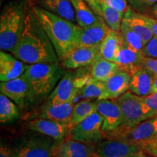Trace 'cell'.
<instances>
[{
    "mask_svg": "<svg viewBox=\"0 0 157 157\" xmlns=\"http://www.w3.org/2000/svg\"><path fill=\"white\" fill-rule=\"evenodd\" d=\"M11 53L28 65L60 62L50 38L32 10L25 14L22 34Z\"/></svg>",
    "mask_w": 157,
    "mask_h": 157,
    "instance_id": "6da1fadb",
    "label": "cell"
},
{
    "mask_svg": "<svg viewBox=\"0 0 157 157\" xmlns=\"http://www.w3.org/2000/svg\"><path fill=\"white\" fill-rule=\"evenodd\" d=\"M53 45L60 61L77 47L82 27L36 6H31Z\"/></svg>",
    "mask_w": 157,
    "mask_h": 157,
    "instance_id": "7a4b0ae2",
    "label": "cell"
},
{
    "mask_svg": "<svg viewBox=\"0 0 157 157\" xmlns=\"http://www.w3.org/2000/svg\"><path fill=\"white\" fill-rule=\"evenodd\" d=\"M64 74L59 63L28 65L22 76L29 85V102L37 103L48 98Z\"/></svg>",
    "mask_w": 157,
    "mask_h": 157,
    "instance_id": "3957f363",
    "label": "cell"
},
{
    "mask_svg": "<svg viewBox=\"0 0 157 157\" xmlns=\"http://www.w3.org/2000/svg\"><path fill=\"white\" fill-rule=\"evenodd\" d=\"M25 14L21 2L6 5L0 16V48L11 52L18 42L24 26Z\"/></svg>",
    "mask_w": 157,
    "mask_h": 157,
    "instance_id": "277c9868",
    "label": "cell"
},
{
    "mask_svg": "<svg viewBox=\"0 0 157 157\" xmlns=\"http://www.w3.org/2000/svg\"><path fill=\"white\" fill-rule=\"evenodd\" d=\"M60 141L34 132L23 135L13 148V157H53Z\"/></svg>",
    "mask_w": 157,
    "mask_h": 157,
    "instance_id": "5b68a950",
    "label": "cell"
},
{
    "mask_svg": "<svg viewBox=\"0 0 157 157\" xmlns=\"http://www.w3.org/2000/svg\"><path fill=\"white\" fill-rule=\"evenodd\" d=\"M114 101L121 109L122 121L115 132L107 135V138H115L146 119L140 96L129 91Z\"/></svg>",
    "mask_w": 157,
    "mask_h": 157,
    "instance_id": "8992f818",
    "label": "cell"
},
{
    "mask_svg": "<svg viewBox=\"0 0 157 157\" xmlns=\"http://www.w3.org/2000/svg\"><path fill=\"white\" fill-rule=\"evenodd\" d=\"M93 78L90 74L65 73L56 87L48 96L47 103L59 104L74 103L78 97V92Z\"/></svg>",
    "mask_w": 157,
    "mask_h": 157,
    "instance_id": "52a82bcc",
    "label": "cell"
},
{
    "mask_svg": "<svg viewBox=\"0 0 157 157\" xmlns=\"http://www.w3.org/2000/svg\"><path fill=\"white\" fill-rule=\"evenodd\" d=\"M103 118L96 111L72 127L67 137L97 145L107 137V135L103 130Z\"/></svg>",
    "mask_w": 157,
    "mask_h": 157,
    "instance_id": "ba28073f",
    "label": "cell"
},
{
    "mask_svg": "<svg viewBox=\"0 0 157 157\" xmlns=\"http://www.w3.org/2000/svg\"><path fill=\"white\" fill-rule=\"evenodd\" d=\"M141 149L136 145L119 138H108L96 145L98 157H131Z\"/></svg>",
    "mask_w": 157,
    "mask_h": 157,
    "instance_id": "9c48e42d",
    "label": "cell"
},
{
    "mask_svg": "<svg viewBox=\"0 0 157 157\" xmlns=\"http://www.w3.org/2000/svg\"><path fill=\"white\" fill-rule=\"evenodd\" d=\"M96 111L103 118V130L107 135L115 132L122 121L121 111L114 100L95 101Z\"/></svg>",
    "mask_w": 157,
    "mask_h": 157,
    "instance_id": "30bf717a",
    "label": "cell"
},
{
    "mask_svg": "<svg viewBox=\"0 0 157 157\" xmlns=\"http://www.w3.org/2000/svg\"><path fill=\"white\" fill-rule=\"evenodd\" d=\"M157 134V117L149 118L115 138L140 146Z\"/></svg>",
    "mask_w": 157,
    "mask_h": 157,
    "instance_id": "8fae6325",
    "label": "cell"
},
{
    "mask_svg": "<svg viewBox=\"0 0 157 157\" xmlns=\"http://www.w3.org/2000/svg\"><path fill=\"white\" fill-rule=\"evenodd\" d=\"M99 56V47H76L62 61L63 67L74 70L91 66Z\"/></svg>",
    "mask_w": 157,
    "mask_h": 157,
    "instance_id": "7c38bea8",
    "label": "cell"
},
{
    "mask_svg": "<svg viewBox=\"0 0 157 157\" xmlns=\"http://www.w3.org/2000/svg\"><path fill=\"white\" fill-rule=\"evenodd\" d=\"M95 154L96 145L66 137L57 146L53 157H93Z\"/></svg>",
    "mask_w": 157,
    "mask_h": 157,
    "instance_id": "4fadbf2b",
    "label": "cell"
},
{
    "mask_svg": "<svg viewBox=\"0 0 157 157\" xmlns=\"http://www.w3.org/2000/svg\"><path fill=\"white\" fill-rule=\"evenodd\" d=\"M27 127L31 131L45 135L60 142L68 137L71 129L70 125L63 124L44 118L36 119L30 121L27 124Z\"/></svg>",
    "mask_w": 157,
    "mask_h": 157,
    "instance_id": "5bb4252c",
    "label": "cell"
},
{
    "mask_svg": "<svg viewBox=\"0 0 157 157\" xmlns=\"http://www.w3.org/2000/svg\"><path fill=\"white\" fill-rule=\"evenodd\" d=\"M0 92L15 102L20 109H23L27 103H30L28 83L22 76L7 82H1Z\"/></svg>",
    "mask_w": 157,
    "mask_h": 157,
    "instance_id": "9a60e30c",
    "label": "cell"
},
{
    "mask_svg": "<svg viewBox=\"0 0 157 157\" xmlns=\"http://www.w3.org/2000/svg\"><path fill=\"white\" fill-rule=\"evenodd\" d=\"M144 56L143 52H138L131 48L124 41L121 35V42L114 62L118 64L120 69L131 73L140 67Z\"/></svg>",
    "mask_w": 157,
    "mask_h": 157,
    "instance_id": "2e32d148",
    "label": "cell"
},
{
    "mask_svg": "<svg viewBox=\"0 0 157 157\" xmlns=\"http://www.w3.org/2000/svg\"><path fill=\"white\" fill-rule=\"evenodd\" d=\"M25 64L13 54L6 51L0 52V80L7 82L21 76L26 69Z\"/></svg>",
    "mask_w": 157,
    "mask_h": 157,
    "instance_id": "e0dca14e",
    "label": "cell"
},
{
    "mask_svg": "<svg viewBox=\"0 0 157 157\" xmlns=\"http://www.w3.org/2000/svg\"><path fill=\"white\" fill-rule=\"evenodd\" d=\"M109 31V27L103 19L87 28H82L77 47H100Z\"/></svg>",
    "mask_w": 157,
    "mask_h": 157,
    "instance_id": "ac0fdd59",
    "label": "cell"
},
{
    "mask_svg": "<svg viewBox=\"0 0 157 157\" xmlns=\"http://www.w3.org/2000/svg\"><path fill=\"white\" fill-rule=\"evenodd\" d=\"M31 6H36L77 24L70 0H29Z\"/></svg>",
    "mask_w": 157,
    "mask_h": 157,
    "instance_id": "d6986e66",
    "label": "cell"
},
{
    "mask_svg": "<svg viewBox=\"0 0 157 157\" xmlns=\"http://www.w3.org/2000/svg\"><path fill=\"white\" fill-rule=\"evenodd\" d=\"M74 106V103H64L54 105L45 103L41 110L40 117L71 126Z\"/></svg>",
    "mask_w": 157,
    "mask_h": 157,
    "instance_id": "ffe728a7",
    "label": "cell"
},
{
    "mask_svg": "<svg viewBox=\"0 0 157 157\" xmlns=\"http://www.w3.org/2000/svg\"><path fill=\"white\" fill-rule=\"evenodd\" d=\"M154 76L140 66L131 73L129 90L137 96L145 97L151 94Z\"/></svg>",
    "mask_w": 157,
    "mask_h": 157,
    "instance_id": "44dd1931",
    "label": "cell"
},
{
    "mask_svg": "<svg viewBox=\"0 0 157 157\" xmlns=\"http://www.w3.org/2000/svg\"><path fill=\"white\" fill-rule=\"evenodd\" d=\"M131 74L119 69L109 79L104 82L110 100H116L129 90Z\"/></svg>",
    "mask_w": 157,
    "mask_h": 157,
    "instance_id": "7402d4cb",
    "label": "cell"
},
{
    "mask_svg": "<svg viewBox=\"0 0 157 157\" xmlns=\"http://www.w3.org/2000/svg\"><path fill=\"white\" fill-rule=\"evenodd\" d=\"M123 21H125L137 34L140 35L145 45L154 36L150 25L147 22L145 15L136 13V11H135L132 7H129L128 11L124 15Z\"/></svg>",
    "mask_w": 157,
    "mask_h": 157,
    "instance_id": "603a6c76",
    "label": "cell"
},
{
    "mask_svg": "<svg viewBox=\"0 0 157 157\" xmlns=\"http://www.w3.org/2000/svg\"><path fill=\"white\" fill-rule=\"evenodd\" d=\"M73 6L77 24L82 28H87L98 22L102 17H98L84 0H70Z\"/></svg>",
    "mask_w": 157,
    "mask_h": 157,
    "instance_id": "cb8c5ba5",
    "label": "cell"
},
{
    "mask_svg": "<svg viewBox=\"0 0 157 157\" xmlns=\"http://www.w3.org/2000/svg\"><path fill=\"white\" fill-rule=\"evenodd\" d=\"M120 69L115 62L109 61L99 56L91 65L90 72L93 78L101 82H105Z\"/></svg>",
    "mask_w": 157,
    "mask_h": 157,
    "instance_id": "d4e9b609",
    "label": "cell"
},
{
    "mask_svg": "<svg viewBox=\"0 0 157 157\" xmlns=\"http://www.w3.org/2000/svg\"><path fill=\"white\" fill-rule=\"evenodd\" d=\"M120 32H116L110 29L107 36L99 47L100 56L109 61L114 62L118 50L120 46Z\"/></svg>",
    "mask_w": 157,
    "mask_h": 157,
    "instance_id": "484cf974",
    "label": "cell"
},
{
    "mask_svg": "<svg viewBox=\"0 0 157 157\" xmlns=\"http://www.w3.org/2000/svg\"><path fill=\"white\" fill-rule=\"evenodd\" d=\"M80 97L85 100H101L109 99L104 82L98 81L92 78L78 92Z\"/></svg>",
    "mask_w": 157,
    "mask_h": 157,
    "instance_id": "4316f807",
    "label": "cell"
},
{
    "mask_svg": "<svg viewBox=\"0 0 157 157\" xmlns=\"http://www.w3.org/2000/svg\"><path fill=\"white\" fill-rule=\"evenodd\" d=\"M20 117L19 107L15 102L1 93L0 95V121L10 122Z\"/></svg>",
    "mask_w": 157,
    "mask_h": 157,
    "instance_id": "83f0119b",
    "label": "cell"
},
{
    "mask_svg": "<svg viewBox=\"0 0 157 157\" xmlns=\"http://www.w3.org/2000/svg\"><path fill=\"white\" fill-rule=\"evenodd\" d=\"M96 112L95 101H90V100H84L74 104L73 112H72L71 126L73 127L78 124L84 119Z\"/></svg>",
    "mask_w": 157,
    "mask_h": 157,
    "instance_id": "f1b7e54d",
    "label": "cell"
},
{
    "mask_svg": "<svg viewBox=\"0 0 157 157\" xmlns=\"http://www.w3.org/2000/svg\"><path fill=\"white\" fill-rule=\"evenodd\" d=\"M102 10V17L111 30L119 32L124 15L112 8L103 2L100 1Z\"/></svg>",
    "mask_w": 157,
    "mask_h": 157,
    "instance_id": "f546056e",
    "label": "cell"
},
{
    "mask_svg": "<svg viewBox=\"0 0 157 157\" xmlns=\"http://www.w3.org/2000/svg\"><path fill=\"white\" fill-rule=\"evenodd\" d=\"M120 34L123 40L133 50L143 52L145 47L144 42L141 36L131 28L125 21H122L120 29Z\"/></svg>",
    "mask_w": 157,
    "mask_h": 157,
    "instance_id": "4dcf8cb0",
    "label": "cell"
},
{
    "mask_svg": "<svg viewBox=\"0 0 157 157\" xmlns=\"http://www.w3.org/2000/svg\"><path fill=\"white\" fill-rule=\"evenodd\" d=\"M140 99L146 119L157 117V93H151L145 97L140 96Z\"/></svg>",
    "mask_w": 157,
    "mask_h": 157,
    "instance_id": "1f68e13d",
    "label": "cell"
},
{
    "mask_svg": "<svg viewBox=\"0 0 157 157\" xmlns=\"http://www.w3.org/2000/svg\"><path fill=\"white\" fill-rule=\"evenodd\" d=\"M131 7L137 13L148 15L149 10L157 2V0H127Z\"/></svg>",
    "mask_w": 157,
    "mask_h": 157,
    "instance_id": "d6a6232c",
    "label": "cell"
},
{
    "mask_svg": "<svg viewBox=\"0 0 157 157\" xmlns=\"http://www.w3.org/2000/svg\"><path fill=\"white\" fill-rule=\"evenodd\" d=\"M100 1L107 4L110 7L117 10L124 15L130 7L127 0H100Z\"/></svg>",
    "mask_w": 157,
    "mask_h": 157,
    "instance_id": "836d02e7",
    "label": "cell"
},
{
    "mask_svg": "<svg viewBox=\"0 0 157 157\" xmlns=\"http://www.w3.org/2000/svg\"><path fill=\"white\" fill-rule=\"evenodd\" d=\"M143 55L145 57L157 59V36H154L143 50Z\"/></svg>",
    "mask_w": 157,
    "mask_h": 157,
    "instance_id": "e575fe53",
    "label": "cell"
},
{
    "mask_svg": "<svg viewBox=\"0 0 157 157\" xmlns=\"http://www.w3.org/2000/svg\"><path fill=\"white\" fill-rule=\"evenodd\" d=\"M139 148L143 151L157 157V134L147 142L140 145Z\"/></svg>",
    "mask_w": 157,
    "mask_h": 157,
    "instance_id": "d590c367",
    "label": "cell"
},
{
    "mask_svg": "<svg viewBox=\"0 0 157 157\" xmlns=\"http://www.w3.org/2000/svg\"><path fill=\"white\" fill-rule=\"evenodd\" d=\"M143 68L148 71L153 76H157V59L148 57H143L142 65Z\"/></svg>",
    "mask_w": 157,
    "mask_h": 157,
    "instance_id": "8d00e7d4",
    "label": "cell"
},
{
    "mask_svg": "<svg viewBox=\"0 0 157 157\" xmlns=\"http://www.w3.org/2000/svg\"><path fill=\"white\" fill-rule=\"evenodd\" d=\"M98 17H102V10L100 0H84ZM103 18V17H102Z\"/></svg>",
    "mask_w": 157,
    "mask_h": 157,
    "instance_id": "74e56055",
    "label": "cell"
},
{
    "mask_svg": "<svg viewBox=\"0 0 157 157\" xmlns=\"http://www.w3.org/2000/svg\"><path fill=\"white\" fill-rule=\"evenodd\" d=\"M13 148L10 147L6 146L5 144L1 143L0 147V157H13Z\"/></svg>",
    "mask_w": 157,
    "mask_h": 157,
    "instance_id": "f35d334b",
    "label": "cell"
},
{
    "mask_svg": "<svg viewBox=\"0 0 157 157\" xmlns=\"http://www.w3.org/2000/svg\"><path fill=\"white\" fill-rule=\"evenodd\" d=\"M145 17H146V19L148 25H150L151 29L153 34H154V36H157V19L148 16L147 15H145Z\"/></svg>",
    "mask_w": 157,
    "mask_h": 157,
    "instance_id": "ab89813d",
    "label": "cell"
},
{
    "mask_svg": "<svg viewBox=\"0 0 157 157\" xmlns=\"http://www.w3.org/2000/svg\"><path fill=\"white\" fill-rule=\"evenodd\" d=\"M147 15L157 19V2L151 8Z\"/></svg>",
    "mask_w": 157,
    "mask_h": 157,
    "instance_id": "60d3db41",
    "label": "cell"
},
{
    "mask_svg": "<svg viewBox=\"0 0 157 157\" xmlns=\"http://www.w3.org/2000/svg\"><path fill=\"white\" fill-rule=\"evenodd\" d=\"M131 157H155V156L148 154V153L143 151L142 150H140L138 152L135 153V154L134 155H132Z\"/></svg>",
    "mask_w": 157,
    "mask_h": 157,
    "instance_id": "b9f144b4",
    "label": "cell"
},
{
    "mask_svg": "<svg viewBox=\"0 0 157 157\" xmlns=\"http://www.w3.org/2000/svg\"><path fill=\"white\" fill-rule=\"evenodd\" d=\"M157 93V76H154V82L152 85L151 93Z\"/></svg>",
    "mask_w": 157,
    "mask_h": 157,
    "instance_id": "7bdbcfd3",
    "label": "cell"
},
{
    "mask_svg": "<svg viewBox=\"0 0 157 157\" xmlns=\"http://www.w3.org/2000/svg\"><path fill=\"white\" fill-rule=\"evenodd\" d=\"M93 157H98V156H97V155H96V154H95V156H93Z\"/></svg>",
    "mask_w": 157,
    "mask_h": 157,
    "instance_id": "ee69618b",
    "label": "cell"
}]
</instances>
